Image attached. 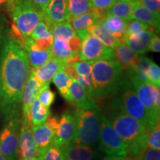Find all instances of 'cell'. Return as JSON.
Listing matches in <instances>:
<instances>
[{
  "label": "cell",
  "mask_w": 160,
  "mask_h": 160,
  "mask_svg": "<svg viewBox=\"0 0 160 160\" xmlns=\"http://www.w3.org/2000/svg\"><path fill=\"white\" fill-rule=\"evenodd\" d=\"M31 72L27 53L11 36L2 40L0 50V118L21 117L22 97Z\"/></svg>",
  "instance_id": "1"
},
{
  "label": "cell",
  "mask_w": 160,
  "mask_h": 160,
  "mask_svg": "<svg viewBox=\"0 0 160 160\" xmlns=\"http://www.w3.org/2000/svg\"><path fill=\"white\" fill-rule=\"evenodd\" d=\"M117 134L128 147L127 160H140L142 153L147 148L146 137L149 130L117 106L111 103L107 113H104Z\"/></svg>",
  "instance_id": "2"
},
{
  "label": "cell",
  "mask_w": 160,
  "mask_h": 160,
  "mask_svg": "<svg viewBox=\"0 0 160 160\" xmlns=\"http://www.w3.org/2000/svg\"><path fill=\"white\" fill-rule=\"evenodd\" d=\"M123 71L117 60H99L92 65L91 79L96 102L113 97L119 90Z\"/></svg>",
  "instance_id": "3"
},
{
  "label": "cell",
  "mask_w": 160,
  "mask_h": 160,
  "mask_svg": "<svg viewBox=\"0 0 160 160\" xmlns=\"http://www.w3.org/2000/svg\"><path fill=\"white\" fill-rule=\"evenodd\" d=\"M8 8L12 19L11 37L21 43L29 37L33 29L44 19V13L28 0H8Z\"/></svg>",
  "instance_id": "4"
},
{
  "label": "cell",
  "mask_w": 160,
  "mask_h": 160,
  "mask_svg": "<svg viewBox=\"0 0 160 160\" xmlns=\"http://www.w3.org/2000/svg\"><path fill=\"white\" fill-rule=\"evenodd\" d=\"M111 102L123 112L139 121L148 130L153 129L159 122L152 118L133 91L129 79L123 76L117 94Z\"/></svg>",
  "instance_id": "5"
},
{
  "label": "cell",
  "mask_w": 160,
  "mask_h": 160,
  "mask_svg": "<svg viewBox=\"0 0 160 160\" xmlns=\"http://www.w3.org/2000/svg\"><path fill=\"white\" fill-rule=\"evenodd\" d=\"M77 131L73 142L91 146L99 139L102 113L99 108L76 109Z\"/></svg>",
  "instance_id": "6"
},
{
  "label": "cell",
  "mask_w": 160,
  "mask_h": 160,
  "mask_svg": "<svg viewBox=\"0 0 160 160\" xmlns=\"http://www.w3.org/2000/svg\"><path fill=\"white\" fill-rule=\"evenodd\" d=\"M99 148L108 157L119 156L125 157L128 147L123 139L117 134L104 113L101 117L99 134Z\"/></svg>",
  "instance_id": "7"
},
{
  "label": "cell",
  "mask_w": 160,
  "mask_h": 160,
  "mask_svg": "<svg viewBox=\"0 0 160 160\" xmlns=\"http://www.w3.org/2000/svg\"><path fill=\"white\" fill-rule=\"evenodd\" d=\"M6 122L0 131V153L8 160H17L21 117L13 118Z\"/></svg>",
  "instance_id": "8"
},
{
  "label": "cell",
  "mask_w": 160,
  "mask_h": 160,
  "mask_svg": "<svg viewBox=\"0 0 160 160\" xmlns=\"http://www.w3.org/2000/svg\"><path fill=\"white\" fill-rule=\"evenodd\" d=\"M134 92L152 118L159 122L160 113L157 111L155 105L156 91L157 88L151 84L144 82L140 80L131 70L125 71Z\"/></svg>",
  "instance_id": "9"
},
{
  "label": "cell",
  "mask_w": 160,
  "mask_h": 160,
  "mask_svg": "<svg viewBox=\"0 0 160 160\" xmlns=\"http://www.w3.org/2000/svg\"><path fill=\"white\" fill-rule=\"evenodd\" d=\"M81 61H99L115 60L114 50L104 45L99 39L88 33L82 39L80 50Z\"/></svg>",
  "instance_id": "10"
},
{
  "label": "cell",
  "mask_w": 160,
  "mask_h": 160,
  "mask_svg": "<svg viewBox=\"0 0 160 160\" xmlns=\"http://www.w3.org/2000/svg\"><path fill=\"white\" fill-rule=\"evenodd\" d=\"M77 131V120L74 113L71 111L64 112L59 120V126L55 132L53 145L61 148L73 142Z\"/></svg>",
  "instance_id": "11"
},
{
  "label": "cell",
  "mask_w": 160,
  "mask_h": 160,
  "mask_svg": "<svg viewBox=\"0 0 160 160\" xmlns=\"http://www.w3.org/2000/svg\"><path fill=\"white\" fill-rule=\"evenodd\" d=\"M18 158L22 160L37 159V150L33 141L31 124L28 119L21 118Z\"/></svg>",
  "instance_id": "12"
},
{
  "label": "cell",
  "mask_w": 160,
  "mask_h": 160,
  "mask_svg": "<svg viewBox=\"0 0 160 160\" xmlns=\"http://www.w3.org/2000/svg\"><path fill=\"white\" fill-rule=\"evenodd\" d=\"M59 120L57 117L51 116L45 123L37 126H31L33 141L37 153L53 144L55 132L59 126Z\"/></svg>",
  "instance_id": "13"
},
{
  "label": "cell",
  "mask_w": 160,
  "mask_h": 160,
  "mask_svg": "<svg viewBox=\"0 0 160 160\" xmlns=\"http://www.w3.org/2000/svg\"><path fill=\"white\" fill-rule=\"evenodd\" d=\"M41 91V84L33 75V72L31 71L28 79L24 88L22 97L21 118L28 119L30 120V108L32 102L38 97Z\"/></svg>",
  "instance_id": "14"
},
{
  "label": "cell",
  "mask_w": 160,
  "mask_h": 160,
  "mask_svg": "<svg viewBox=\"0 0 160 160\" xmlns=\"http://www.w3.org/2000/svg\"><path fill=\"white\" fill-rule=\"evenodd\" d=\"M65 64L64 62L52 57L47 62L36 69L31 68L33 75L38 79L42 85V90L49 87L50 83L53 77L59 71L64 70Z\"/></svg>",
  "instance_id": "15"
},
{
  "label": "cell",
  "mask_w": 160,
  "mask_h": 160,
  "mask_svg": "<svg viewBox=\"0 0 160 160\" xmlns=\"http://www.w3.org/2000/svg\"><path fill=\"white\" fill-rule=\"evenodd\" d=\"M107 11L97 8H92L87 13L80 15L79 17L70 19L69 22L76 33L83 31H87L91 26L102 24L105 20Z\"/></svg>",
  "instance_id": "16"
},
{
  "label": "cell",
  "mask_w": 160,
  "mask_h": 160,
  "mask_svg": "<svg viewBox=\"0 0 160 160\" xmlns=\"http://www.w3.org/2000/svg\"><path fill=\"white\" fill-rule=\"evenodd\" d=\"M44 18L52 26L69 19L68 0H51L44 10Z\"/></svg>",
  "instance_id": "17"
},
{
  "label": "cell",
  "mask_w": 160,
  "mask_h": 160,
  "mask_svg": "<svg viewBox=\"0 0 160 160\" xmlns=\"http://www.w3.org/2000/svg\"><path fill=\"white\" fill-rule=\"evenodd\" d=\"M69 89L72 98V104L75 105L76 108L82 110L99 108L94 99L86 92L77 80L71 79Z\"/></svg>",
  "instance_id": "18"
},
{
  "label": "cell",
  "mask_w": 160,
  "mask_h": 160,
  "mask_svg": "<svg viewBox=\"0 0 160 160\" xmlns=\"http://www.w3.org/2000/svg\"><path fill=\"white\" fill-rule=\"evenodd\" d=\"M157 34L153 30H145L139 33L125 37L122 40L128 47L138 55H143L148 51L150 43Z\"/></svg>",
  "instance_id": "19"
},
{
  "label": "cell",
  "mask_w": 160,
  "mask_h": 160,
  "mask_svg": "<svg viewBox=\"0 0 160 160\" xmlns=\"http://www.w3.org/2000/svg\"><path fill=\"white\" fill-rule=\"evenodd\" d=\"M65 160H93L95 156L91 146L71 142L61 148Z\"/></svg>",
  "instance_id": "20"
},
{
  "label": "cell",
  "mask_w": 160,
  "mask_h": 160,
  "mask_svg": "<svg viewBox=\"0 0 160 160\" xmlns=\"http://www.w3.org/2000/svg\"><path fill=\"white\" fill-rule=\"evenodd\" d=\"M50 49L53 57L57 58L66 64L81 61L79 53H73L70 48L68 42L65 40L53 39V45Z\"/></svg>",
  "instance_id": "21"
},
{
  "label": "cell",
  "mask_w": 160,
  "mask_h": 160,
  "mask_svg": "<svg viewBox=\"0 0 160 160\" xmlns=\"http://www.w3.org/2000/svg\"><path fill=\"white\" fill-rule=\"evenodd\" d=\"M113 50L116 60L119 62L122 71H128L135 67L139 59V55L132 51L125 43L121 42Z\"/></svg>",
  "instance_id": "22"
},
{
  "label": "cell",
  "mask_w": 160,
  "mask_h": 160,
  "mask_svg": "<svg viewBox=\"0 0 160 160\" xmlns=\"http://www.w3.org/2000/svg\"><path fill=\"white\" fill-rule=\"evenodd\" d=\"M93 62H94L92 61H79L73 62L78 75L77 81L92 97H93V91L91 79V70Z\"/></svg>",
  "instance_id": "23"
},
{
  "label": "cell",
  "mask_w": 160,
  "mask_h": 160,
  "mask_svg": "<svg viewBox=\"0 0 160 160\" xmlns=\"http://www.w3.org/2000/svg\"><path fill=\"white\" fill-rule=\"evenodd\" d=\"M131 19H137L145 22L154 28L158 33L159 32L160 17L153 14L152 12L144 8L143 6L140 5L139 4L136 5L134 9L132 11L129 20Z\"/></svg>",
  "instance_id": "24"
},
{
  "label": "cell",
  "mask_w": 160,
  "mask_h": 160,
  "mask_svg": "<svg viewBox=\"0 0 160 160\" xmlns=\"http://www.w3.org/2000/svg\"><path fill=\"white\" fill-rule=\"evenodd\" d=\"M137 0H117L114 4L108 10V14L119 17L125 21H128L132 11L138 5Z\"/></svg>",
  "instance_id": "25"
},
{
  "label": "cell",
  "mask_w": 160,
  "mask_h": 160,
  "mask_svg": "<svg viewBox=\"0 0 160 160\" xmlns=\"http://www.w3.org/2000/svg\"><path fill=\"white\" fill-rule=\"evenodd\" d=\"M102 25L113 37L122 42L125 35L127 21L107 13Z\"/></svg>",
  "instance_id": "26"
},
{
  "label": "cell",
  "mask_w": 160,
  "mask_h": 160,
  "mask_svg": "<svg viewBox=\"0 0 160 160\" xmlns=\"http://www.w3.org/2000/svg\"><path fill=\"white\" fill-rule=\"evenodd\" d=\"M88 31L92 35H93L97 39H99L100 41L102 42L104 45L107 46V47L110 48L114 49L115 47L117 46L119 42V39L117 38L113 37L110 32L105 28V26L102 24H98V25H95L91 26L88 28Z\"/></svg>",
  "instance_id": "27"
},
{
  "label": "cell",
  "mask_w": 160,
  "mask_h": 160,
  "mask_svg": "<svg viewBox=\"0 0 160 160\" xmlns=\"http://www.w3.org/2000/svg\"><path fill=\"white\" fill-rule=\"evenodd\" d=\"M50 115V109L40 102L38 98L35 99L30 108V121L31 126H37L45 123Z\"/></svg>",
  "instance_id": "28"
},
{
  "label": "cell",
  "mask_w": 160,
  "mask_h": 160,
  "mask_svg": "<svg viewBox=\"0 0 160 160\" xmlns=\"http://www.w3.org/2000/svg\"><path fill=\"white\" fill-rule=\"evenodd\" d=\"M54 85L57 86L58 91L62 97L70 103H72V98L70 92L69 86L71 82V78L65 73L64 70L59 71L54 75L52 79Z\"/></svg>",
  "instance_id": "29"
},
{
  "label": "cell",
  "mask_w": 160,
  "mask_h": 160,
  "mask_svg": "<svg viewBox=\"0 0 160 160\" xmlns=\"http://www.w3.org/2000/svg\"><path fill=\"white\" fill-rule=\"evenodd\" d=\"M25 52L27 53L30 66L32 69H36L40 67L53 57L51 49L47 50V51L28 50V51H25Z\"/></svg>",
  "instance_id": "30"
},
{
  "label": "cell",
  "mask_w": 160,
  "mask_h": 160,
  "mask_svg": "<svg viewBox=\"0 0 160 160\" xmlns=\"http://www.w3.org/2000/svg\"><path fill=\"white\" fill-rule=\"evenodd\" d=\"M52 34L53 39L65 40L68 42L72 37L77 35V33L72 28L69 20H67L53 25L52 28Z\"/></svg>",
  "instance_id": "31"
},
{
  "label": "cell",
  "mask_w": 160,
  "mask_h": 160,
  "mask_svg": "<svg viewBox=\"0 0 160 160\" xmlns=\"http://www.w3.org/2000/svg\"><path fill=\"white\" fill-rule=\"evenodd\" d=\"M92 8L88 0H68L69 19L82 15Z\"/></svg>",
  "instance_id": "32"
},
{
  "label": "cell",
  "mask_w": 160,
  "mask_h": 160,
  "mask_svg": "<svg viewBox=\"0 0 160 160\" xmlns=\"http://www.w3.org/2000/svg\"><path fill=\"white\" fill-rule=\"evenodd\" d=\"M38 160H65L61 148L52 144L45 149L37 153Z\"/></svg>",
  "instance_id": "33"
},
{
  "label": "cell",
  "mask_w": 160,
  "mask_h": 160,
  "mask_svg": "<svg viewBox=\"0 0 160 160\" xmlns=\"http://www.w3.org/2000/svg\"><path fill=\"white\" fill-rule=\"evenodd\" d=\"M52 28H53V26L48 22L44 18L34 28L30 37L33 40H37L39 38L47 37L50 34H52Z\"/></svg>",
  "instance_id": "34"
},
{
  "label": "cell",
  "mask_w": 160,
  "mask_h": 160,
  "mask_svg": "<svg viewBox=\"0 0 160 160\" xmlns=\"http://www.w3.org/2000/svg\"><path fill=\"white\" fill-rule=\"evenodd\" d=\"M149 29H152V28L145 22H142L137 19L128 20V21H127V27H126L125 37L136 34V33H139L141 31Z\"/></svg>",
  "instance_id": "35"
},
{
  "label": "cell",
  "mask_w": 160,
  "mask_h": 160,
  "mask_svg": "<svg viewBox=\"0 0 160 160\" xmlns=\"http://www.w3.org/2000/svg\"><path fill=\"white\" fill-rule=\"evenodd\" d=\"M147 148L160 150V125L159 123L153 129L149 130L146 137Z\"/></svg>",
  "instance_id": "36"
},
{
  "label": "cell",
  "mask_w": 160,
  "mask_h": 160,
  "mask_svg": "<svg viewBox=\"0 0 160 160\" xmlns=\"http://www.w3.org/2000/svg\"><path fill=\"white\" fill-rule=\"evenodd\" d=\"M146 76L148 79L150 84L155 88L160 85V68L159 66L153 62L145 71Z\"/></svg>",
  "instance_id": "37"
},
{
  "label": "cell",
  "mask_w": 160,
  "mask_h": 160,
  "mask_svg": "<svg viewBox=\"0 0 160 160\" xmlns=\"http://www.w3.org/2000/svg\"><path fill=\"white\" fill-rule=\"evenodd\" d=\"M37 98L44 106H45L48 108H50L52 104L54 102L56 94L54 92H53L49 88V87H47L40 91Z\"/></svg>",
  "instance_id": "38"
},
{
  "label": "cell",
  "mask_w": 160,
  "mask_h": 160,
  "mask_svg": "<svg viewBox=\"0 0 160 160\" xmlns=\"http://www.w3.org/2000/svg\"><path fill=\"white\" fill-rule=\"evenodd\" d=\"M137 2L153 14L160 17V0H137Z\"/></svg>",
  "instance_id": "39"
},
{
  "label": "cell",
  "mask_w": 160,
  "mask_h": 160,
  "mask_svg": "<svg viewBox=\"0 0 160 160\" xmlns=\"http://www.w3.org/2000/svg\"><path fill=\"white\" fill-rule=\"evenodd\" d=\"M34 42L35 50H40V51L49 50L53 42V34H50L47 37L39 38L37 40H34Z\"/></svg>",
  "instance_id": "40"
},
{
  "label": "cell",
  "mask_w": 160,
  "mask_h": 160,
  "mask_svg": "<svg viewBox=\"0 0 160 160\" xmlns=\"http://www.w3.org/2000/svg\"><path fill=\"white\" fill-rule=\"evenodd\" d=\"M92 8L108 11L114 4L116 0H88Z\"/></svg>",
  "instance_id": "41"
},
{
  "label": "cell",
  "mask_w": 160,
  "mask_h": 160,
  "mask_svg": "<svg viewBox=\"0 0 160 160\" xmlns=\"http://www.w3.org/2000/svg\"><path fill=\"white\" fill-rule=\"evenodd\" d=\"M140 160H160L159 150L147 148L142 153Z\"/></svg>",
  "instance_id": "42"
},
{
  "label": "cell",
  "mask_w": 160,
  "mask_h": 160,
  "mask_svg": "<svg viewBox=\"0 0 160 160\" xmlns=\"http://www.w3.org/2000/svg\"><path fill=\"white\" fill-rule=\"evenodd\" d=\"M68 44L70 48L73 53H80V50H81L82 45V40L79 36L76 35L72 37L68 41Z\"/></svg>",
  "instance_id": "43"
},
{
  "label": "cell",
  "mask_w": 160,
  "mask_h": 160,
  "mask_svg": "<svg viewBox=\"0 0 160 160\" xmlns=\"http://www.w3.org/2000/svg\"><path fill=\"white\" fill-rule=\"evenodd\" d=\"M64 71L65 72V73L71 79L77 80L78 75L77 73V71H76V68L74 67V65L73 63H67L65 64V68H64Z\"/></svg>",
  "instance_id": "44"
},
{
  "label": "cell",
  "mask_w": 160,
  "mask_h": 160,
  "mask_svg": "<svg viewBox=\"0 0 160 160\" xmlns=\"http://www.w3.org/2000/svg\"><path fill=\"white\" fill-rule=\"evenodd\" d=\"M148 51L155 52V53H159L160 51V39L157 35L152 39L150 43Z\"/></svg>",
  "instance_id": "45"
},
{
  "label": "cell",
  "mask_w": 160,
  "mask_h": 160,
  "mask_svg": "<svg viewBox=\"0 0 160 160\" xmlns=\"http://www.w3.org/2000/svg\"><path fill=\"white\" fill-rule=\"evenodd\" d=\"M28 1H29L31 4H33V5L41 10L42 11H44V10L47 7L48 4L49 3L51 0H28Z\"/></svg>",
  "instance_id": "46"
},
{
  "label": "cell",
  "mask_w": 160,
  "mask_h": 160,
  "mask_svg": "<svg viewBox=\"0 0 160 160\" xmlns=\"http://www.w3.org/2000/svg\"><path fill=\"white\" fill-rule=\"evenodd\" d=\"M157 91H156V99H155V105L157 111L160 113V88L159 87L156 88Z\"/></svg>",
  "instance_id": "47"
},
{
  "label": "cell",
  "mask_w": 160,
  "mask_h": 160,
  "mask_svg": "<svg viewBox=\"0 0 160 160\" xmlns=\"http://www.w3.org/2000/svg\"><path fill=\"white\" fill-rule=\"evenodd\" d=\"M5 19H4L2 16L0 15V39H1L2 37L4 29H5Z\"/></svg>",
  "instance_id": "48"
},
{
  "label": "cell",
  "mask_w": 160,
  "mask_h": 160,
  "mask_svg": "<svg viewBox=\"0 0 160 160\" xmlns=\"http://www.w3.org/2000/svg\"><path fill=\"white\" fill-rule=\"evenodd\" d=\"M102 160H127L125 157H119V156H111L104 158Z\"/></svg>",
  "instance_id": "49"
},
{
  "label": "cell",
  "mask_w": 160,
  "mask_h": 160,
  "mask_svg": "<svg viewBox=\"0 0 160 160\" xmlns=\"http://www.w3.org/2000/svg\"><path fill=\"white\" fill-rule=\"evenodd\" d=\"M8 0H0V8L3 5H5V3H8Z\"/></svg>",
  "instance_id": "50"
},
{
  "label": "cell",
  "mask_w": 160,
  "mask_h": 160,
  "mask_svg": "<svg viewBox=\"0 0 160 160\" xmlns=\"http://www.w3.org/2000/svg\"><path fill=\"white\" fill-rule=\"evenodd\" d=\"M0 160H8V159H6V158L4 157V156L1 153H0Z\"/></svg>",
  "instance_id": "51"
},
{
  "label": "cell",
  "mask_w": 160,
  "mask_h": 160,
  "mask_svg": "<svg viewBox=\"0 0 160 160\" xmlns=\"http://www.w3.org/2000/svg\"><path fill=\"white\" fill-rule=\"evenodd\" d=\"M18 160H22V159H18ZM35 160H38V159H35Z\"/></svg>",
  "instance_id": "52"
},
{
  "label": "cell",
  "mask_w": 160,
  "mask_h": 160,
  "mask_svg": "<svg viewBox=\"0 0 160 160\" xmlns=\"http://www.w3.org/2000/svg\"><path fill=\"white\" fill-rule=\"evenodd\" d=\"M116 1H117V0H116Z\"/></svg>",
  "instance_id": "53"
}]
</instances>
